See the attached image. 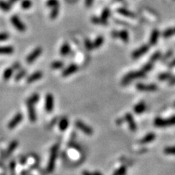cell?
<instances>
[{
  "mask_svg": "<svg viewBox=\"0 0 175 175\" xmlns=\"http://www.w3.org/2000/svg\"><path fill=\"white\" fill-rule=\"evenodd\" d=\"M145 74L146 73L144 72L142 69L139 71L131 72L124 76V77L122 79L121 84L123 85V86H127V85L129 84L133 80L144 77H145Z\"/></svg>",
  "mask_w": 175,
  "mask_h": 175,
  "instance_id": "6da1fadb",
  "label": "cell"
},
{
  "mask_svg": "<svg viewBox=\"0 0 175 175\" xmlns=\"http://www.w3.org/2000/svg\"><path fill=\"white\" fill-rule=\"evenodd\" d=\"M58 149H59V147L58 145H55L52 147L51 149V152H50V158H49L48 164H47V172L50 173L53 171L54 168H55V163L57 157V152Z\"/></svg>",
  "mask_w": 175,
  "mask_h": 175,
  "instance_id": "7a4b0ae2",
  "label": "cell"
},
{
  "mask_svg": "<svg viewBox=\"0 0 175 175\" xmlns=\"http://www.w3.org/2000/svg\"><path fill=\"white\" fill-rule=\"evenodd\" d=\"M154 124L157 127H167L170 125H175V116H172L169 119H163L161 118H156L155 119Z\"/></svg>",
  "mask_w": 175,
  "mask_h": 175,
  "instance_id": "3957f363",
  "label": "cell"
},
{
  "mask_svg": "<svg viewBox=\"0 0 175 175\" xmlns=\"http://www.w3.org/2000/svg\"><path fill=\"white\" fill-rule=\"evenodd\" d=\"M11 22L13 26L20 32H25L26 31V26L18 16H13L11 18Z\"/></svg>",
  "mask_w": 175,
  "mask_h": 175,
  "instance_id": "277c9868",
  "label": "cell"
},
{
  "mask_svg": "<svg viewBox=\"0 0 175 175\" xmlns=\"http://www.w3.org/2000/svg\"><path fill=\"white\" fill-rule=\"evenodd\" d=\"M42 53V48L41 47H37L35 50L32 51L31 53L29 54L28 56L26 57V63L27 64H32L35 61H36L37 59V58L40 56V55Z\"/></svg>",
  "mask_w": 175,
  "mask_h": 175,
  "instance_id": "5b68a950",
  "label": "cell"
},
{
  "mask_svg": "<svg viewBox=\"0 0 175 175\" xmlns=\"http://www.w3.org/2000/svg\"><path fill=\"white\" fill-rule=\"evenodd\" d=\"M137 89L140 91H146V92H153L158 90L157 86L155 84L145 85L143 83H138L137 84Z\"/></svg>",
  "mask_w": 175,
  "mask_h": 175,
  "instance_id": "8992f818",
  "label": "cell"
},
{
  "mask_svg": "<svg viewBox=\"0 0 175 175\" xmlns=\"http://www.w3.org/2000/svg\"><path fill=\"white\" fill-rule=\"evenodd\" d=\"M45 110L47 113H51L54 108V98L53 96L50 93H47L45 96Z\"/></svg>",
  "mask_w": 175,
  "mask_h": 175,
  "instance_id": "52a82bcc",
  "label": "cell"
},
{
  "mask_svg": "<svg viewBox=\"0 0 175 175\" xmlns=\"http://www.w3.org/2000/svg\"><path fill=\"white\" fill-rule=\"evenodd\" d=\"M75 125H76V126L80 129V130L82 131L83 133H85L86 134H87V135H89V136L92 135V134H93L92 128H91L90 126H88V125L85 124L83 121L77 120V121H76Z\"/></svg>",
  "mask_w": 175,
  "mask_h": 175,
  "instance_id": "ba28073f",
  "label": "cell"
},
{
  "mask_svg": "<svg viewBox=\"0 0 175 175\" xmlns=\"http://www.w3.org/2000/svg\"><path fill=\"white\" fill-rule=\"evenodd\" d=\"M149 49V46L148 45H142V47H140L139 48L137 49V50H136L135 51L133 52L131 56L134 59H138V58L141 57L142 56H143L144 54H145L148 51Z\"/></svg>",
  "mask_w": 175,
  "mask_h": 175,
  "instance_id": "9c48e42d",
  "label": "cell"
},
{
  "mask_svg": "<svg viewBox=\"0 0 175 175\" xmlns=\"http://www.w3.org/2000/svg\"><path fill=\"white\" fill-rule=\"evenodd\" d=\"M112 36L113 37H119L120 39H121L123 40V42L125 43L128 42L129 40V35L128 32L126 30H122L120 32H113L112 33Z\"/></svg>",
  "mask_w": 175,
  "mask_h": 175,
  "instance_id": "30bf717a",
  "label": "cell"
},
{
  "mask_svg": "<svg viewBox=\"0 0 175 175\" xmlns=\"http://www.w3.org/2000/svg\"><path fill=\"white\" fill-rule=\"evenodd\" d=\"M23 120V115L21 113H18L15 115V117L10 121V123H8V128L9 129H13L15 127H16L21 122V120Z\"/></svg>",
  "mask_w": 175,
  "mask_h": 175,
  "instance_id": "8fae6325",
  "label": "cell"
},
{
  "mask_svg": "<svg viewBox=\"0 0 175 175\" xmlns=\"http://www.w3.org/2000/svg\"><path fill=\"white\" fill-rule=\"evenodd\" d=\"M78 70V67L76 64H72L71 65H69V67L66 68L64 70H63L62 73V75L63 77H68V76L71 75V74H74V72H76Z\"/></svg>",
  "mask_w": 175,
  "mask_h": 175,
  "instance_id": "7c38bea8",
  "label": "cell"
},
{
  "mask_svg": "<svg viewBox=\"0 0 175 175\" xmlns=\"http://www.w3.org/2000/svg\"><path fill=\"white\" fill-rule=\"evenodd\" d=\"M125 120H126L127 123H128L129 128H130L131 131H137V124L135 123V120L132 116V115L131 113H126L125 115Z\"/></svg>",
  "mask_w": 175,
  "mask_h": 175,
  "instance_id": "4fadbf2b",
  "label": "cell"
},
{
  "mask_svg": "<svg viewBox=\"0 0 175 175\" xmlns=\"http://www.w3.org/2000/svg\"><path fill=\"white\" fill-rule=\"evenodd\" d=\"M27 108H28L29 118L32 123H34L37 120V115L36 112H35V109L34 107V104L27 102Z\"/></svg>",
  "mask_w": 175,
  "mask_h": 175,
  "instance_id": "5bb4252c",
  "label": "cell"
},
{
  "mask_svg": "<svg viewBox=\"0 0 175 175\" xmlns=\"http://www.w3.org/2000/svg\"><path fill=\"white\" fill-rule=\"evenodd\" d=\"M42 77V72H40V71H37V72H35L34 73H32L31 75L29 76L26 79V83H32L35 81L41 79Z\"/></svg>",
  "mask_w": 175,
  "mask_h": 175,
  "instance_id": "9a60e30c",
  "label": "cell"
},
{
  "mask_svg": "<svg viewBox=\"0 0 175 175\" xmlns=\"http://www.w3.org/2000/svg\"><path fill=\"white\" fill-rule=\"evenodd\" d=\"M160 37V32L158 29H154L151 33L150 38H149V43L151 45H155L158 42Z\"/></svg>",
  "mask_w": 175,
  "mask_h": 175,
  "instance_id": "2e32d148",
  "label": "cell"
},
{
  "mask_svg": "<svg viewBox=\"0 0 175 175\" xmlns=\"http://www.w3.org/2000/svg\"><path fill=\"white\" fill-rule=\"evenodd\" d=\"M14 52L13 46H0V55H11Z\"/></svg>",
  "mask_w": 175,
  "mask_h": 175,
  "instance_id": "e0dca14e",
  "label": "cell"
},
{
  "mask_svg": "<svg viewBox=\"0 0 175 175\" xmlns=\"http://www.w3.org/2000/svg\"><path fill=\"white\" fill-rule=\"evenodd\" d=\"M146 110V104L144 101H140L134 107V113L137 114H142Z\"/></svg>",
  "mask_w": 175,
  "mask_h": 175,
  "instance_id": "ac0fdd59",
  "label": "cell"
},
{
  "mask_svg": "<svg viewBox=\"0 0 175 175\" xmlns=\"http://www.w3.org/2000/svg\"><path fill=\"white\" fill-rule=\"evenodd\" d=\"M118 13H120L122 16H125V17H128V18H135V14H134L132 12L129 11L128 10L125 9V8H119L118 9Z\"/></svg>",
  "mask_w": 175,
  "mask_h": 175,
  "instance_id": "d6986e66",
  "label": "cell"
},
{
  "mask_svg": "<svg viewBox=\"0 0 175 175\" xmlns=\"http://www.w3.org/2000/svg\"><path fill=\"white\" fill-rule=\"evenodd\" d=\"M155 139V134L152 133H152H149L148 134H147L145 137H144L143 138L141 139L140 143L141 144L149 143V142H152Z\"/></svg>",
  "mask_w": 175,
  "mask_h": 175,
  "instance_id": "ffe728a7",
  "label": "cell"
},
{
  "mask_svg": "<svg viewBox=\"0 0 175 175\" xmlns=\"http://www.w3.org/2000/svg\"><path fill=\"white\" fill-rule=\"evenodd\" d=\"M71 51V47L69 46V44L67 42H65L62 45V47L60 49V53L62 56H66Z\"/></svg>",
  "mask_w": 175,
  "mask_h": 175,
  "instance_id": "44dd1931",
  "label": "cell"
},
{
  "mask_svg": "<svg viewBox=\"0 0 175 175\" xmlns=\"http://www.w3.org/2000/svg\"><path fill=\"white\" fill-rule=\"evenodd\" d=\"M13 72H14V69L12 67L6 69L3 72V79H4V80H8L9 79H11L13 74Z\"/></svg>",
  "mask_w": 175,
  "mask_h": 175,
  "instance_id": "7402d4cb",
  "label": "cell"
},
{
  "mask_svg": "<svg viewBox=\"0 0 175 175\" xmlns=\"http://www.w3.org/2000/svg\"><path fill=\"white\" fill-rule=\"evenodd\" d=\"M18 142H17L16 140L13 141V142H11V144H10V146L8 147V150H7V152L5 153V157H8V156H9L10 155H11L12 152L14 151V149L16 148L17 146H18Z\"/></svg>",
  "mask_w": 175,
  "mask_h": 175,
  "instance_id": "603a6c76",
  "label": "cell"
},
{
  "mask_svg": "<svg viewBox=\"0 0 175 175\" xmlns=\"http://www.w3.org/2000/svg\"><path fill=\"white\" fill-rule=\"evenodd\" d=\"M11 5L8 2L0 0V9L5 12H8L11 11Z\"/></svg>",
  "mask_w": 175,
  "mask_h": 175,
  "instance_id": "cb8c5ba5",
  "label": "cell"
},
{
  "mask_svg": "<svg viewBox=\"0 0 175 175\" xmlns=\"http://www.w3.org/2000/svg\"><path fill=\"white\" fill-rule=\"evenodd\" d=\"M68 125H69V120L67 118H62L59 122V129L62 131H65L67 128Z\"/></svg>",
  "mask_w": 175,
  "mask_h": 175,
  "instance_id": "d4e9b609",
  "label": "cell"
},
{
  "mask_svg": "<svg viewBox=\"0 0 175 175\" xmlns=\"http://www.w3.org/2000/svg\"><path fill=\"white\" fill-rule=\"evenodd\" d=\"M32 6V2L31 0H22L21 3V8L23 10L30 9Z\"/></svg>",
  "mask_w": 175,
  "mask_h": 175,
  "instance_id": "484cf974",
  "label": "cell"
},
{
  "mask_svg": "<svg viewBox=\"0 0 175 175\" xmlns=\"http://www.w3.org/2000/svg\"><path fill=\"white\" fill-rule=\"evenodd\" d=\"M104 43V38L102 37H98L95 40V41L93 42V49L95 48H98L102 45Z\"/></svg>",
  "mask_w": 175,
  "mask_h": 175,
  "instance_id": "4316f807",
  "label": "cell"
},
{
  "mask_svg": "<svg viewBox=\"0 0 175 175\" xmlns=\"http://www.w3.org/2000/svg\"><path fill=\"white\" fill-rule=\"evenodd\" d=\"M59 14V7H56V8H53L51 12L50 13V19L54 20L57 18Z\"/></svg>",
  "mask_w": 175,
  "mask_h": 175,
  "instance_id": "83f0119b",
  "label": "cell"
},
{
  "mask_svg": "<svg viewBox=\"0 0 175 175\" xmlns=\"http://www.w3.org/2000/svg\"><path fill=\"white\" fill-rule=\"evenodd\" d=\"M175 34V30L174 29H167L163 33L162 36L164 37V38H169V37H172Z\"/></svg>",
  "mask_w": 175,
  "mask_h": 175,
  "instance_id": "f1b7e54d",
  "label": "cell"
},
{
  "mask_svg": "<svg viewBox=\"0 0 175 175\" xmlns=\"http://www.w3.org/2000/svg\"><path fill=\"white\" fill-rule=\"evenodd\" d=\"M39 99H40V96H39V94H37V93H35V94L32 95L31 97L29 98L27 102L31 103L32 104H36L37 101H39Z\"/></svg>",
  "mask_w": 175,
  "mask_h": 175,
  "instance_id": "f546056e",
  "label": "cell"
},
{
  "mask_svg": "<svg viewBox=\"0 0 175 175\" xmlns=\"http://www.w3.org/2000/svg\"><path fill=\"white\" fill-rule=\"evenodd\" d=\"M46 5L48 8H56V7H59V2L58 0H47Z\"/></svg>",
  "mask_w": 175,
  "mask_h": 175,
  "instance_id": "4dcf8cb0",
  "label": "cell"
},
{
  "mask_svg": "<svg viewBox=\"0 0 175 175\" xmlns=\"http://www.w3.org/2000/svg\"><path fill=\"white\" fill-rule=\"evenodd\" d=\"M63 66H64V63L61 61H56L51 64V68L53 69H61L63 67Z\"/></svg>",
  "mask_w": 175,
  "mask_h": 175,
  "instance_id": "1f68e13d",
  "label": "cell"
},
{
  "mask_svg": "<svg viewBox=\"0 0 175 175\" xmlns=\"http://www.w3.org/2000/svg\"><path fill=\"white\" fill-rule=\"evenodd\" d=\"M26 69H22V70H20L19 72L17 73V74L15 77V80H20L22 79L24 76H26Z\"/></svg>",
  "mask_w": 175,
  "mask_h": 175,
  "instance_id": "d6a6232c",
  "label": "cell"
},
{
  "mask_svg": "<svg viewBox=\"0 0 175 175\" xmlns=\"http://www.w3.org/2000/svg\"><path fill=\"white\" fill-rule=\"evenodd\" d=\"M152 67H153V63L149 62L147 63V64H145V65H144L143 67H142V70L144 72L147 73V72H149V71H150L151 69H152Z\"/></svg>",
  "mask_w": 175,
  "mask_h": 175,
  "instance_id": "836d02e7",
  "label": "cell"
},
{
  "mask_svg": "<svg viewBox=\"0 0 175 175\" xmlns=\"http://www.w3.org/2000/svg\"><path fill=\"white\" fill-rule=\"evenodd\" d=\"M164 152L166 155H175V146L165 147Z\"/></svg>",
  "mask_w": 175,
  "mask_h": 175,
  "instance_id": "e575fe53",
  "label": "cell"
},
{
  "mask_svg": "<svg viewBox=\"0 0 175 175\" xmlns=\"http://www.w3.org/2000/svg\"><path fill=\"white\" fill-rule=\"evenodd\" d=\"M125 171H126V167L125 166H123L119 168L118 169H117L113 173V175H125Z\"/></svg>",
  "mask_w": 175,
  "mask_h": 175,
  "instance_id": "d590c367",
  "label": "cell"
},
{
  "mask_svg": "<svg viewBox=\"0 0 175 175\" xmlns=\"http://www.w3.org/2000/svg\"><path fill=\"white\" fill-rule=\"evenodd\" d=\"M172 77H171V74L170 73H162V74H159L158 79L160 80H166L171 79Z\"/></svg>",
  "mask_w": 175,
  "mask_h": 175,
  "instance_id": "8d00e7d4",
  "label": "cell"
},
{
  "mask_svg": "<svg viewBox=\"0 0 175 175\" xmlns=\"http://www.w3.org/2000/svg\"><path fill=\"white\" fill-rule=\"evenodd\" d=\"M92 21L96 24H101V25H106L107 22L104 20H103L102 18H92Z\"/></svg>",
  "mask_w": 175,
  "mask_h": 175,
  "instance_id": "74e56055",
  "label": "cell"
},
{
  "mask_svg": "<svg viewBox=\"0 0 175 175\" xmlns=\"http://www.w3.org/2000/svg\"><path fill=\"white\" fill-rule=\"evenodd\" d=\"M10 38V35L8 32H0V42L6 41Z\"/></svg>",
  "mask_w": 175,
  "mask_h": 175,
  "instance_id": "f35d334b",
  "label": "cell"
},
{
  "mask_svg": "<svg viewBox=\"0 0 175 175\" xmlns=\"http://www.w3.org/2000/svg\"><path fill=\"white\" fill-rule=\"evenodd\" d=\"M161 56V52L160 51H158V52H155L153 55L151 56V59H150V61L149 62L154 63L155 61H157L158 59H159L160 58Z\"/></svg>",
  "mask_w": 175,
  "mask_h": 175,
  "instance_id": "ab89813d",
  "label": "cell"
},
{
  "mask_svg": "<svg viewBox=\"0 0 175 175\" xmlns=\"http://www.w3.org/2000/svg\"><path fill=\"white\" fill-rule=\"evenodd\" d=\"M109 16H110V10H109L108 8H105L103 11L102 13H101V18H102L103 20H104V21H107V19L109 18Z\"/></svg>",
  "mask_w": 175,
  "mask_h": 175,
  "instance_id": "60d3db41",
  "label": "cell"
},
{
  "mask_svg": "<svg viewBox=\"0 0 175 175\" xmlns=\"http://www.w3.org/2000/svg\"><path fill=\"white\" fill-rule=\"evenodd\" d=\"M85 46H86V49H88V50H91L93 49V42L90 41V40H86V42H85Z\"/></svg>",
  "mask_w": 175,
  "mask_h": 175,
  "instance_id": "b9f144b4",
  "label": "cell"
},
{
  "mask_svg": "<svg viewBox=\"0 0 175 175\" xmlns=\"http://www.w3.org/2000/svg\"><path fill=\"white\" fill-rule=\"evenodd\" d=\"M15 166H16V163L14 161H11V171L13 175H14V171H15Z\"/></svg>",
  "mask_w": 175,
  "mask_h": 175,
  "instance_id": "7bdbcfd3",
  "label": "cell"
},
{
  "mask_svg": "<svg viewBox=\"0 0 175 175\" xmlns=\"http://www.w3.org/2000/svg\"><path fill=\"white\" fill-rule=\"evenodd\" d=\"M13 68L14 70H18V69L21 68V64H20V63H15L14 64H13Z\"/></svg>",
  "mask_w": 175,
  "mask_h": 175,
  "instance_id": "ee69618b",
  "label": "cell"
},
{
  "mask_svg": "<svg viewBox=\"0 0 175 175\" xmlns=\"http://www.w3.org/2000/svg\"><path fill=\"white\" fill-rule=\"evenodd\" d=\"M171 55H172V52H171V51H169V52L166 53V55H165L164 56V59H163V61H166V59H169V57L171 56Z\"/></svg>",
  "mask_w": 175,
  "mask_h": 175,
  "instance_id": "f6af8a7d",
  "label": "cell"
},
{
  "mask_svg": "<svg viewBox=\"0 0 175 175\" xmlns=\"http://www.w3.org/2000/svg\"><path fill=\"white\" fill-rule=\"evenodd\" d=\"M93 2V0H86V5L88 8H90L91 5H92Z\"/></svg>",
  "mask_w": 175,
  "mask_h": 175,
  "instance_id": "bcb514c9",
  "label": "cell"
},
{
  "mask_svg": "<svg viewBox=\"0 0 175 175\" xmlns=\"http://www.w3.org/2000/svg\"><path fill=\"white\" fill-rule=\"evenodd\" d=\"M19 0H8V2L10 3V4L11 5H13V4H15V3H16L17 2H18Z\"/></svg>",
  "mask_w": 175,
  "mask_h": 175,
  "instance_id": "7dc6e473",
  "label": "cell"
},
{
  "mask_svg": "<svg viewBox=\"0 0 175 175\" xmlns=\"http://www.w3.org/2000/svg\"><path fill=\"white\" fill-rule=\"evenodd\" d=\"M169 67H175V59H174V60H173L172 62H171V63H170L169 65Z\"/></svg>",
  "mask_w": 175,
  "mask_h": 175,
  "instance_id": "c3c4849f",
  "label": "cell"
},
{
  "mask_svg": "<svg viewBox=\"0 0 175 175\" xmlns=\"http://www.w3.org/2000/svg\"><path fill=\"white\" fill-rule=\"evenodd\" d=\"M83 175H93V174L90 173L89 171H83Z\"/></svg>",
  "mask_w": 175,
  "mask_h": 175,
  "instance_id": "681fc988",
  "label": "cell"
},
{
  "mask_svg": "<svg viewBox=\"0 0 175 175\" xmlns=\"http://www.w3.org/2000/svg\"><path fill=\"white\" fill-rule=\"evenodd\" d=\"M93 175H102L100 172H98V171H95L94 173H93Z\"/></svg>",
  "mask_w": 175,
  "mask_h": 175,
  "instance_id": "f907efd6",
  "label": "cell"
},
{
  "mask_svg": "<svg viewBox=\"0 0 175 175\" xmlns=\"http://www.w3.org/2000/svg\"><path fill=\"white\" fill-rule=\"evenodd\" d=\"M174 107H175V102H174Z\"/></svg>",
  "mask_w": 175,
  "mask_h": 175,
  "instance_id": "816d5d0a",
  "label": "cell"
},
{
  "mask_svg": "<svg viewBox=\"0 0 175 175\" xmlns=\"http://www.w3.org/2000/svg\"><path fill=\"white\" fill-rule=\"evenodd\" d=\"M118 1H123V0H118Z\"/></svg>",
  "mask_w": 175,
  "mask_h": 175,
  "instance_id": "f5cc1de1",
  "label": "cell"
},
{
  "mask_svg": "<svg viewBox=\"0 0 175 175\" xmlns=\"http://www.w3.org/2000/svg\"><path fill=\"white\" fill-rule=\"evenodd\" d=\"M174 30H175V28H174Z\"/></svg>",
  "mask_w": 175,
  "mask_h": 175,
  "instance_id": "db71d44e",
  "label": "cell"
}]
</instances>
